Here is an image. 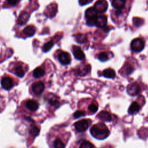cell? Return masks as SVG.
Wrapping results in <instances>:
<instances>
[{
  "label": "cell",
  "instance_id": "obj_1",
  "mask_svg": "<svg viewBox=\"0 0 148 148\" xmlns=\"http://www.w3.org/2000/svg\"><path fill=\"white\" fill-rule=\"evenodd\" d=\"M90 132L91 135L98 139H103L107 138L109 134L108 128L102 123L93 125Z\"/></svg>",
  "mask_w": 148,
  "mask_h": 148
},
{
  "label": "cell",
  "instance_id": "obj_2",
  "mask_svg": "<svg viewBox=\"0 0 148 148\" xmlns=\"http://www.w3.org/2000/svg\"><path fill=\"white\" fill-rule=\"evenodd\" d=\"M97 12L94 8H90L86 10L85 16L87 18V24L88 26H93L95 24V19L97 16Z\"/></svg>",
  "mask_w": 148,
  "mask_h": 148
},
{
  "label": "cell",
  "instance_id": "obj_3",
  "mask_svg": "<svg viewBox=\"0 0 148 148\" xmlns=\"http://www.w3.org/2000/svg\"><path fill=\"white\" fill-rule=\"evenodd\" d=\"M145 43L143 40L140 38H135L133 39L131 43V49L136 52L142 51L144 48Z\"/></svg>",
  "mask_w": 148,
  "mask_h": 148
},
{
  "label": "cell",
  "instance_id": "obj_4",
  "mask_svg": "<svg viewBox=\"0 0 148 148\" xmlns=\"http://www.w3.org/2000/svg\"><path fill=\"white\" fill-rule=\"evenodd\" d=\"M94 8L97 12H105L108 9V2L106 0H98L94 5Z\"/></svg>",
  "mask_w": 148,
  "mask_h": 148
},
{
  "label": "cell",
  "instance_id": "obj_5",
  "mask_svg": "<svg viewBox=\"0 0 148 148\" xmlns=\"http://www.w3.org/2000/svg\"><path fill=\"white\" fill-rule=\"evenodd\" d=\"M89 125V121L87 120L83 119L75 123V129L79 132H83L86 131Z\"/></svg>",
  "mask_w": 148,
  "mask_h": 148
},
{
  "label": "cell",
  "instance_id": "obj_6",
  "mask_svg": "<svg viewBox=\"0 0 148 148\" xmlns=\"http://www.w3.org/2000/svg\"><path fill=\"white\" fill-rule=\"evenodd\" d=\"M140 88L139 86L136 83L130 84L127 88V91L128 94L131 96L137 95L140 92Z\"/></svg>",
  "mask_w": 148,
  "mask_h": 148
},
{
  "label": "cell",
  "instance_id": "obj_7",
  "mask_svg": "<svg viewBox=\"0 0 148 148\" xmlns=\"http://www.w3.org/2000/svg\"><path fill=\"white\" fill-rule=\"evenodd\" d=\"M58 60L62 65H67L71 62V56L68 53L61 52L58 55Z\"/></svg>",
  "mask_w": 148,
  "mask_h": 148
},
{
  "label": "cell",
  "instance_id": "obj_8",
  "mask_svg": "<svg viewBox=\"0 0 148 148\" xmlns=\"http://www.w3.org/2000/svg\"><path fill=\"white\" fill-rule=\"evenodd\" d=\"M45 88V85L42 82H38L34 83L32 86V92L36 95H39L42 93Z\"/></svg>",
  "mask_w": 148,
  "mask_h": 148
},
{
  "label": "cell",
  "instance_id": "obj_9",
  "mask_svg": "<svg viewBox=\"0 0 148 148\" xmlns=\"http://www.w3.org/2000/svg\"><path fill=\"white\" fill-rule=\"evenodd\" d=\"M13 81L12 78L9 77H3L1 80V86L5 90H9L13 86Z\"/></svg>",
  "mask_w": 148,
  "mask_h": 148
},
{
  "label": "cell",
  "instance_id": "obj_10",
  "mask_svg": "<svg viewBox=\"0 0 148 148\" xmlns=\"http://www.w3.org/2000/svg\"><path fill=\"white\" fill-rule=\"evenodd\" d=\"M73 53L75 57L79 60H82L84 58L85 55L82 49L77 46H73Z\"/></svg>",
  "mask_w": 148,
  "mask_h": 148
},
{
  "label": "cell",
  "instance_id": "obj_11",
  "mask_svg": "<svg viewBox=\"0 0 148 148\" xmlns=\"http://www.w3.org/2000/svg\"><path fill=\"white\" fill-rule=\"evenodd\" d=\"M29 14L25 11H23L21 12V13L18 16L17 23L20 25H24L28 21V20H29Z\"/></svg>",
  "mask_w": 148,
  "mask_h": 148
},
{
  "label": "cell",
  "instance_id": "obj_12",
  "mask_svg": "<svg viewBox=\"0 0 148 148\" xmlns=\"http://www.w3.org/2000/svg\"><path fill=\"white\" fill-rule=\"evenodd\" d=\"M107 24V17L105 16H97L95 19V24L98 27H104Z\"/></svg>",
  "mask_w": 148,
  "mask_h": 148
},
{
  "label": "cell",
  "instance_id": "obj_13",
  "mask_svg": "<svg viewBox=\"0 0 148 148\" xmlns=\"http://www.w3.org/2000/svg\"><path fill=\"white\" fill-rule=\"evenodd\" d=\"M25 105L28 110L32 112L36 110L39 107V103L38 102L34 99L28 100L25 103Z\"/></svg>",
  "mask_w": 148,
  "mask_h": 148
},
{
  "label": "cell",
  "instance_id": "obj_14",
  "mask_svg": "<svg viewBox=\"0 0 148 148\" xmlns=\"http://www.w3.org/2000/svg\"><path fill=\"white\" fill-rule=\"evenodd\" d=\"M99 119L105 121H110L112 120L111 114L107 111H101L97 116Z\"/></svg>",
  "mask_w": 148,
  "mask_h": 148
},
{
  "label": "cell",
  "instance_id": "obj_15",
  "mask_svg": "<svg viewBox=\"0 0 148 148\" xmlns=\"http://www.w3.org/2000/svg\"><path fill=\"white\" fill-rule=\"evenodd\" d=\"M13 72L17 76L20 77H22L24 76L25 71L23 67L22 66V65L18 64L16 66H15L14 68H13Z\"/></svg>",
  "mask_w": 148,
  "mask_h": 148
},
{
  "label": "cell",
  "instance_id": "obj_16",
  "mask_svg": "<svg viewBox=\"0 0 148 148\" xmlns=\"http://www.w3.org/2000/svg\"><path fill=\"white\" fill-rule=\"evenodd\" d=\"M57 12V6L54 3H51L47 6L46 9L47 14L49 17H53Z\"/></svg>",
  "mask_w": 148,
  "mask_h": 148
},
{
  "label": "cell",
  "instance_id": "obj_17",
  "mask_svg": "<svg viewBox=\"0 0 148 148\" xmlns=\"http://www.w3.org/2000/svg\"><path fill=\"white\" fill-rule=\"evenodd\" d=\"M125 1L126 0H113L112 5L114 8L118 10H121L124 8Z\"/></svg>",
  "mask_w": 148,
  "mask_h": 148
},
{
  "label": "cell",
  "instance_id": "obj_18",
  "mask_svg": "<svg viewBox=\"0 0 148 148\" xmlns=\"http://www.w3.org/2000/svg\"><path fill=\"white\" fill-rule=\"evenodd\" d=\"M35 28L33 25H28L23 29V33L27 36H32L35 32Z\"/></svg>",
  "mask_w": 148,
  "mask_h": 148
},
{
  "label": "cell",
  "instance_id": "obj_19",
  "mask_svg": "<svg viewBox=\"0 0 148 148\" xmlns=\"http://www.w3.org/2000/svg\"><path fill=\"white\" fill-rule=\"evenodd\" d=\"M139 109H140V106L139 104L136 102H134L131 104L128 109V113L130 114H134L138 112Z\"/></svg>",
  "mask_w": 148,
  "mask_h": 148
},
{
  "label": "cell",
  "instance_id": "obj_20",
  "mask_svg": "<svg viewBox=\"0 0 148 148\" xmlns=\"http://www.w3.org/2000/svg\"><path fill=\"white\" fill-rule=\"evenodd\" d=\"M103 75L107 78H114L116 76V73L113 69L107 68L103 71Z\"/></svg>",
  "mask_w": 148,
  "mask_h": 148
},
{
  "label": "cell",
  "instance_id": "obj_21",
  "mask_svg": "<svg viewBox=\"0 0 148 148\" xmlns=\"http://www.w3.org/2000/svg\"><path fill=\"white\" fill-rule=\"evenodd\" d=\"M45 71L41 67H38L35 68L33 71V76L35 78H39L45 75Z\"/></svg>",
  "mask_w": 148,
  "mask_h": 148
},
{
  "label": "cell",
  "instance_id": "obj_22",
  "mask_svg": "<svg viewBox=\"0 0 148 148\" xmlns=\"http://www.w3.org/2000/svg\"><path fill=\"white\" fill-rule=\"evenodd\" d=\"M90 65H85L84 67L80 66V68L79 69V74L80 75H86L90 70Z\"/></svg>",
  "mask_w": 148,
  "mask_h": 148
},
{
  "label": "cell",
  "instance_id": "obj_23",
  "mask_svg": "<svg viewBox=\"0 0 148 148\" xmlns=\"http://www.w3.org/2000/svg\"><path fill=\"white\" fill-rule=\"evenodd\" d=\"M53 42L52 41H49V42L46 43L43 45V46L42 47V50L44 52H47L50 50V49L53 47Z\"/></svg>",
  "mask_w": 148,
  "mask_h": 148
},
{
  "label": "cell",
  "instance_id": "obj_24",
  "mask_svg": "<svg viewBox=\"0 0 148 148\" xmlns=\"http://www.w3.org/2000/svg\"><path fill=\"white\" fill-rule=\"evenodd\" d=\"M53 146L56 148H62L65 147V145L60 139H57L54 140Z\"/></svg>",
  "mask_w": 148,
  "mask_h": 148
},
{
  "label": "cell",
  "instance_id": "obj_25",
  "mask_svg": "<svg viewBox=\"0 0 148 148\" xmlns=\"http://www.w3.org/2000/svg\"><path fill=\"white\" fill-rule=\"evenodd\" d=\"M76 40L78 43H82L86 42V36L84 34H78L76 36Z\"/></svg>",
  "mask_w": 148,
  "mask_h": 148
},
{
  "label": "cell",
  "instance_id": "obj_26",
  "mask_svg": "<svg viewBox=\"0 0 148 148\" xmlns=\"http://www.w3.org/2000/svg\"><path fill=\"white\" fill-rule=\"evenodd\" d=\"M29 133L32 136H36L39 134V130L36 127H32L29 130Z\"/></svg>",
  "mask_w": 148,
  "mask_h": 148
},
{
  "label": "cell",
  "instance_id": "obj_27",
  "mask_svg": "<svg viewBox=\"0 0 148 148\" xmlns=\"http://www.w3.org/2000/svg\"><path fill=\"white\" fill-rule=\"evenodd\" d=\"M98 58L101 61H106L108 59V56L105 53L102 52L98 54Z\"/></svg>",
  "mask_w": 148,
  "mask_h": 148
},
{
  "label": "cell",
  "instance_id": "obj_28",
  "mask_svg": "<svg viewBox=\"0 0 148 148\" xmlns=\"http://www.w3.org/2000/svg\"><path fill=\"white\" fill-rule=\"evenodd\" d=\"M94 147V146L92 143H91L90 142H89L88 141L83 142L80 145L81 148H92Z\"/></svg>",
  "mask_w": 148,
  "mask_h": 148
},
{
  "label": "cell",
  "instance_id": "obj_29",
  "mask_svg": "<svg viewBox=\"0 0 148 148\" xmlns=\"http://www.w3.org/2000/svg\"><path fill=\"white\" fill-rule=\"evenodd\" d=\"M98 105L96 103H91L88 106V110L92 113H95L98 110Z\"/></svg>",
  "mask_w": 148,
  "mask_h": 148
},
{
  "label": "cell",
  "instance_id": "obj_30",
  "mask_svg": "<svg viewBox=\"0 0 148 148\" xmlns=\"http://www.w3.org/2000/svg\"><path fill=\"white\" fill-rule=\"evenodd\" d=\"M85 112L84 111H82V110H77L76 111L74 114H73V116L75 118H79L80 117H82V116H84L85 115Z\"/></svg>",
  "mask_w": 148,
  "mask_h": 148
},
{
  "label": "cell",
  "instance_id": "obj_31",
  "mask_svg": "<svg viewBox=\"0 0 148 148\" xmlns=\"http://www.w3.org/2000/svg\"><path fill=\"white\" fill-rule=\"evenodd\" d=\"M133 71V68L130 65H127V67L125 69V73L127 75H130Z\"/></svg>",
  "mask_w": 148,
  "mask_h": 148
},
{
  "label": "cell",
  "instance_id": "obj_32",
  "mask_svg": "<svg viewBox=\"0 0 148 148\" xmlns=\"http://www.w3.org/2000/svg\"><path fill=\"white\" fill-rule=\"evenodd\" d=\"M20 0H7V2L11 6H14Z\"/></svg>",
  "mask_w": 148,
  "mask_h": 148
},
{
  "label": "cell",
  "instance_id": "obj_33",
  "mask_svg": "<svg viewBox=\"0 0 148 148\" xmlns=\"http://www.w3.org/2000/svg\"><path fill=\"white\" fill-rule=\"evenodd\" d=\"M93 0H79V3L81 5H84L86 4H87L91 2H92Z\"/></svg>",
  "mask_w": 148,
  "mask_h": 148
}]
</instances>
